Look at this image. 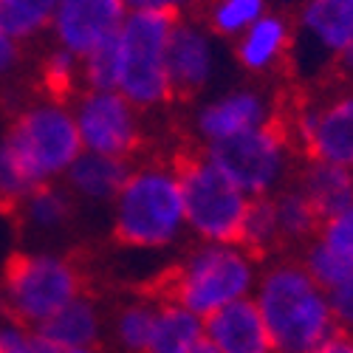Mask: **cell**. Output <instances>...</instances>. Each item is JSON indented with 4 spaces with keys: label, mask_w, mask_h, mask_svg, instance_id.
<instances>
[{
    "label": "cell",
    "mask_w": 353,
    "mask_h": 353,
    "mask_svg": "<svg viewBox=\"0 0 353 353\" xmlns=\"http://www.w3.org/2000/svg\"><path fill=\"white\" fill-rule=\"evenodd\" d=\"M79 144L88 153L133 161L147 144V113L119 91H82L71 99Z\"/></svg>",
    "instance_id": "10"
},
{
    "label": "cell",
    "mask_w": 353,
    "mask_h": 353,
    "mask_svg": "<svg viewBox=\"0 0 353 353\" xmlns=\"http://www.w3.org/2000/svg\"><path fill=\"white\" fill-rule=\"evenodd\" d=\"M82 88H91V91H116V57H113L110 43L82 57Z\"/></svg>",
    "instance_id": "30"
},
{
    "label": "cell",
    "mask_w": 353,
    "mask_h": 353,
    "mask_svg": "<svg viewBox=\"0 0 353 353\" xmlns=\"http://www.w3.org/2000/svg\"><path fill=\"white\" fill-rule=\"evenodd\" d=\"M203 342V316L159 294L153 334L144 353H192Z\"/></svg>",
    "instance_id": "22"
},
{
    "label": "cell",
    "mask_w": 353,
    "mask_h": 353,
    "mask_svg": "<svg viewBox=\"0 0 353 353\" xmlns=\"http://www.w3.org/2000/svg\"><path fill=\"white\" fill-rule=\"evenodd\" d=\"M128 170H130V161H125V159L82 150L74 159V164L68 167L63 184L74 195L77 203L108 207L116 198V192H119V187L125 184Z\"/></svg>",
    "instance_id": "18"
},
{
    "label": "cell",
    "mask_w": 353,
    "mask_h": 353,
    "mask_svg": "<svg viewBox=\"0 0 353 353\" xmlns=\"http://www.w3.org/2000/svg\"><path fill=\"white\" fill-rule=\"evenodd\" d=\"M201 153L249 198H272L274 192H280L294 181V172L303 159L283 119L212 144Z\"/></svg>",
    "instance_id": "7"
},
{
    "label": "cell",
    "mask_w": 353,
    "mask_h": 353,
    "mask_svg": "<svg viewBox=\"0 0 353 353\" xmlns=\"http://www.w3.org/2000/svg\"><path fill=\"white\" fill-rule=\"evenodd\" d=\"M294 51V20L280 12H266L257 23L232 40V57L238 68L249 77H272L285 63H291Z\"/></svg>",
    "instance_id": "15"
},
{
    "label": "cell",
    "mask_w": 353,
    "mask_h": 353,
    "mask_svg": "<svg viewBox=\"0 0 353 353\" xmlns=\"http://www.w3.org/2000/svg\"><path fill=\"white\" fill-rule=\"evenodd\" d=\"M130 12H147V14H164V17H187L201 9V0H125Z\"/></svg>",
    "instance_id": "33"
},
{
    "label": "cell",
    "mask_w": 353,
    "mask_h": 353,
    "mask_svg": "<svg viewBox=\"0 0 353 353\" xmlns=\"http://www.w3.org/2000/svg\"><path fill=\"white\" fill-rule=\"evenodd\" d=\"M316 238L325 241L331 249H336L347 263H353V203L328 218H322Z\"/></svg>",
    "instance_id": "31"
},
{
    "label": "cell",
    "mask_w": 353,
    "mask_h": 353,
    "mask_svg": "<svg viewBox=\"0 0 353 353\" xmlns=\"http://www.w3.org/2000/svg\"><path fill=\"white\" fill-rule=\"evenodd\" d=\"M110 234L128 252L170 254L190 241L179 159L139 156L108 203Z\"/></svg>",
    "instance_id": "2"
},
{
    "label": "cell",
    "mask_w": 353,
    "mask_h": 353,
    "mask_svg": "<svg viewBox=\"0 0 353 353\" xmlns=\"http://www.w3.org/2000/svg\"><path fill=\"white\" fill-rule=\"evenodd\" d=\"M269 12V0H207L201 20L218 40H238L252 23Z\"/></svg>",
    "instance_id": "24"
},
{
    "label": "cell",
    "mask_w": 353,
    "mask_h": 353,
    "mask_svg": "<svg viewBox=\"0 0 353 353\" xmlns=\"http://www.w3.org/2000/svg\"><path fill=\"white\" fill-rule=\"evenodd\" d=\"M294 184L311 201L319 218H328L353 203V170L331 161L300 159Z\"/></svg>",
    "instance_id": "19"
},
{
    "label": "cell",
    "mask_w": 353,
    "mask_h": 353,
    "mask_svg": "<svg viewBox=\"0 0 353 353\" xmlns=\"http://www.w3.org/2000/svg\"><path fill=\"white\" fill-rule=\"evenodd\" d=\"M43 334L57 350L65 347H102L108 331V308L97 294H77L54 316L43 322Z\"/></svg>",
    "instance_id": "17"
},
{
    "label": "cell",
    "mask_w": 353,
    "mask_h": 353,
    "mask_svg": "<svg viewBox=\"0 0 353 353\" xmlns=\"http://www.w3.org/2000/svg\"><path fill=\"white\" fill-rule=\"evenodd\" d=\"M181 192L190 241L229 243L238 241L243 215L249 210V195L203 156L192 150L179 159Z\"/></svg>",
    "instance_id": "8"
},
{
    "label": "cell",
    "mask_w": 353,
    "mask_h": 353,
    "mask_svg": "<svg viewBox=\"0 0 353 353\" xmlns=\"http://www.w3.org/2000/svg\"><path fill=\"white\" fill-rule=\"evenodd\" d=\"M314 353H353V334L336 331L334 336H328Z\"/></svg>",
    "instance_id": "35"
},
{
    "label": "cell",
    "mask_w": 353,
    "mask_h": 353,
    "mask_svg": "<svg viewBox=\"0 0 353 353\" xmlns=\"http://www.w3.org/2000/svg\"><path fill=\"white\" fill-rule=\"evenodd\" d=\"M283 119L274 97L260 85H229L192 99L187 125L195 150L234 139L260 125Z\"/></svg>",
    "instance_id": "11"
},
{
    "label": "cell",
    "mask_w": 353,
    "mask_h": 353,
    "mask_svg": "<svg viewBox=\"0 0 353 353\" xmlns=\"http://www.w3.org/2000/svg\"><path fill=\"white\" fill-rule=\"evenodd\" d=\"M85 291V272L74 254L57 249L17 252L0 274V311L43 325Z\"/></svg>",
    "instance_id": "6"
},
{
    "label": "cell",
    "mask_w": 353,
    "mask_h": 353,
    "mask_svg": "<svg viewBox=\"0 0 353 353\" xmlns=\"http://www.w3.org/2000/svg\"><path fill=\"white\" fill-rule=\"evenodd\" d=\"M172 17L130 12L110 40L116 57V91L141 113H159L175 102L167 71V43Z\"/></svg>",
    "instance_id": "5"
},
{
    "label": "cell",
    "mask_w": 353,
    "mask_h": 353,
    "mask_svg": "<svg viewBox=\"0 0 353 353\" xmlns=\"http://www.w3.org/2000/svg\"><path fill=\"white\" fill-rule=\"evenodd\" d=\"M159 294H130L108 311L105 342L110 353H144L153 334Z\"/></svg>",
    "instance_id": "20"
},
{
    "label": "cell",
    "mask_w": 353,
    "mask_h": 353,
    "mask_svg": "<svg viewBox=\"0 0 353 353\" xmlns=\"http://www.w3.org/2000/svg\"><path fill=\"white\" fill-rule=\"evenodd\" d=\"M252 300L266 322L274 353H314L336 334L328 291L300 263V257L274 254L263 260Z\"/></svg>",
    "instance_id": "3"
},
{
    "label": "cell",
    "mask_w": 353,
    "mask_h": 353,
    "mask_svg": "<svg viewBox=\"0 0 353 353\" xmlns=\"http://www.w3.org/2000/svg\"><path fill=\"white\" fill-rule=\"evenodd\" d=\"M334 68H336V74H339V79H342V82L353 85V46H347V48L336 57Z\"/></svg>",
    "instance_id": "36"
},
{
    "label": "cell",
    "mask_w": 353,
    "mask_h": 353,
    "mask_svg": "<svg viewBox=\"0 0 353 353\" xmlns=\"http://www.w3.org/2000/svg\"><path fill=\"white\" fill-rule=\"evenodd\" d=\"M37 82L40 94L74 99L82 91V60L60 46H48L37 63Z\"/></svg>",
    "instance_id": "25"
},
{
    "label": "cell",
    "mask_w": 353,
    "mask_h": 353,
    "mask_svg": "<svg viewBox=\"0 0 353 353\" xmlns=\"http://www.w3.org/2000/svg\"><path fill=\"white\" fill-rule=\"evenodd\" d=\"M203 342L218 353H274L254 300H238L203 319Z\"/></svg>",
    "instance_id": "16"
},
{
    "label": "cell",
    "mask_w": 353,
    "mask_h": 353,
    "mask_svg": "<svg viewBox=\"0 0 353 353\" xmlns=\"http://www.w3.org/2000/svg\"><path fill=\"white\" fill-rule=\"evenodd\" d=\"M23 43L14 40L3 26H0V82L12 79L23 65Z\"/></svg>",
    "instance_id": "34"
},
{
    "label": "cell",
    "mask_w": 353,
    "mask_h": 353,
    "mask_svg": "<svg viewBox=\"0 0 353 353\" xmlns=\"http://www.w3.org/2000/svg\"><path fill=\"white\" fill-rule=\"evenodd\" d=\"M192 353H218V350H215V347H212L210 342H201V345H198V347H195Z\"/></svg>",
    "instance_id": "38"
},
{
    "label": "cell",
    "mask_w": 353,
    "mask_h": 353,
    "mask_svg": "<svg viewBox=\"0 0 353 353\" xmlns=\"http://www.w3.org/2000/svg\"><path fill=\"white\" fill-rule=\"evenodd\" d=\"M79 153L71 99L40 94L17 105L0 133V210L14 212L28 192L63 181Z\"/></svg>",
    "instance_id": "1"
},
{
    "label": "cell",
    "mask_w": 353,
    "mask_h": 353,
    "mask_svg": "<svg viewBox=\"0 0 353 353\" xmlns=\"http://www.w3.org/2000/svg\"><path fill=\"white\" fill-rule=\"evenodd\" d=\"M57 0H0V26L23 46L48 37Z\"/></svg>",
    "instance_id": "26"
},
{
    "label": "cell",
    "mask_w": 353,
    "mask_h": 353,
    "mask_svg": "<svg viewBox=\"0 0 353 353\" xmlns=\"http://www.w3.org/2000/svg\"><path fill=\"white\" fill-rule=\"evenodd\" d=\"M74 212H77V201L63 181L37 187L14 210L20 226L28 234H37V238H51V234H60L63 229H68Z\"/></svg>",
    "instance_id": "21"
},
{
    "label": "cell",
    "mask_w": 353,
    "mask_h": 353,
    "mask_svg": "<svg viewBox=\"0 0 353 353\" xmlns=\"http://www.w3.org/2000/svg\"><path fill=\"white\" fill-rule=\"evenodd\" d=\"M0 353H57L40 325L0 311Z\"/></svg>",
    "instance_id": "29"
},
{
    "label": "cell",
    "mask_w": 353,
    "mask_h": 353,
    "mask_svg": "<svg viewBox=\"0 0 353 353\" xmlns=\"http://www.w3.org/2000/svg\"><path fill=\"white\" fill-rule=\"evenodd\" d=\"M347 46H353V0H303L294 17L291 63L325 68Z\"/></svg>",
    "instance_id": "13"
},
{
    "label": "cell",
    "mask_w": 353,
    "mask_h": 353,
    "mask_svg": "<svg viewBox=\"0 0 353 353\" xmlns=\"http://www.w3.org/2000/svg\"><path fill=\"white\" fill-rule=\"evenodd\" d=\"M300 263L325 291H331L347 274H353V263H347L336 249H331L325 241H319L316 234L300 249Z\"/></svg>",
    "instance_id": "28"
},
{
    "label": "cell",
    "mask_w": 353,
    "mask_h": 353,
    "mask_svg": "<svg viewBox=\"0 0 353 353\" xmlns=\"http://www.w3.org/2000/svg\"><path fill=\"white\" fill-rule=\"evenodd\" d=\"M283 125L303 159H319L353 170V85L300 102Z\"/></svg>",
    "instance_id": "9"
},
{
    "label": "cell",
    "mask_w": 353,
    "mask_h": 353,
    "mask_svg": "<svg viewBox=\"0 0 353 353\" xmlns=\"http://www.w3.org/2000/svg\"><path fill=\"white\" fill-rule=\"evenodd\" d=\"M128 14L125 0H57L48 40L82 60L119 34Z\"/></svg>",
    "instance_id": "14"
},
{
    "label": "cell",
    "mask_w": 353,
    "mask_h": 353,
    "mask_svg": "<svg viewBox=\"0 0 353 353\" xmlns=\"http://www.w3.org/2000/svg\"><path fill=\"white\" fill-rule=\"evenodd\" d=\"M328 303H331L336 331L353 334V274H347L339 285L328 291Z\"/></svg>",
    "instance_id": "32"
},
{
    "label": "cell",
    "mask_w": 353,
    "mask_h": 353,
    "mask_svg": "<svg viewBox=\"0 0 353 353\" xmlns=\"http://www.w3.org/2000/svg\"><path fill=\"white\" fill-rule=\"evenodd\" d=\"M272 207H274V218H277V229H280L283 246L303 249L314 238V234L319 232L322 218L316 215V210L311 207V201L297 190V184H294V181L272 195Z\"/></svg>",
    "instance_id": "23"
},
{
    "label": "cell",
    "mask_w": 353,
    "mask_h": 353,
    "mask_svg": "<svg viewBox=\"0 0 353 353\" xmlns=\"http://www.w3.org/2000/svg\"><path fill=\"white\" fill-rule=\"evenodd\" d=\"M57 353H105L102 347H65V350H57Z\"/></svg>",
    "instance_id": "37"
},
{
    "label": "cell",
    "mask_w": 353,
    "mask_h": 353,
    "mask_svg": "<svg viewBox=\"0 0 353 353\" xmlns=\"http://www.w3.org/2000/svg\"><path fill=\"white\" fill-rule=\"evenodd\" d=\"M221 43L223 40H218L207 23L195 14L172 20L167 43V71L175 99H198L212 91L223 68Z\"/></svg>",
    "instance_id": "12"
},
{
    "label": "cell",
    "mask_w": 353,
    "mask_h": 353,
    "mask_svg": "<svg viewBox=\"0 0 353 353\" xmlns=\"http://www.w3.org/2000/svg\"><path fill=\"white\" fill-rule=\"evenodd\" d=\"M238 243H243V246H246L249 252H254L260 260L269 257V254L274 257V254L283 249L272 198H252V201H249V210H246L243 223H241Z\"/></svg>",
    "instance_id": "27"
},
{
    "label": "cell",
    "mask_w": 353,
    "mask_h": 353,
    "mask_svg": "<svg viewBox=\"0 0 353 353\" xmlns=\"http://www.w3.org/2000/svg\"><path fill=\"white\" fill-rule=\"evenodd\" d=\"M263 260L243 243H184L159 280V294L181 303L198 316H212L215 311L249 300L254 294Z\"/></svg>",
    "instance_id": "4"
}]
</instances>
